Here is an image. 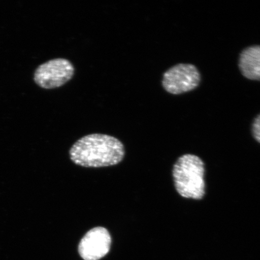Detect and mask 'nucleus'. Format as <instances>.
<instances>
[{
    "label": "nucleus",
    "instance_id": "nucleus-1",
    "mask_svg": "<svg viewBox=\"0 0 260 260\" xmlns=\"http://www.w3.org/2000/svg\"><path fill=\"white\" fill-rule=\"evenodd\" d=\"M71 160L86 168L111 167L121 162L125 155L122 143L113 136L92 134L77 141L70 151Z\"/></svg>",
    "mask_w": 260,
    "mask_h": 260
},
{
    "label": "nucleus",
    "instance_id": "nucleus-5",
    "mask_svg": "<svg viewBox=\"0 0 260 260\" xmlns=\"http://www.w3.org/2000/svg\"><path fill=\"white\" fill-rule=\"evenodd\" d=\"M111 243L108 230L102 226L95 227L81 240L79 252L84 260H99L108 253Z\"/></svg>",
    "mask_w": 260,
    "mask_h": 260
},
{
    "label": "nucleus",
    "instance_id": "nucleus-7",
    "mask_svg": "<svg viewBox=\"0 0 260 260\" xmlns=\"http://www.w3.org/2000/svg\"><path fill=\"white\" fill-rule=\"evenodd\" d=\"M252 134L256 141L260 144V115L256 117L253 122Z\"/></svg>",
    "mask_w": 260,
    "mask_h": 260
},
{
    "label": "nucleus",
    "instance_id": "nucleus-4",
    "mask_svg": "<svg viewBox=\"0 0 260 260\" xmlns=\"http://www.w3.org/2000/svg\"><path fill=\"white\" fill-rule=\"evenodd\" d=\"M200 81L201 75L196 67L180 63L171 68L164 74L162 84L168 92L179 95L197 88Z\"/></svg>",
    "mask_w": 260,
    "mask_h": 260
},
{
    "label": "nucleus",
    "instance_id": "nucleus-2",
    "mask_svg": "<svg viewBox=\"0 0 260 260\" xmlns=\"http://www.w3.org/2000/svg\"><path fill=\"white\" fill-rule=\"evenodd\" d=\"M204 162L197 155L185 154L178 159L173 168L177 192L184 198L202 200L206 193Z\"/></svg>",
    "mask_w": 260,
    "mask_h": 260
},
{
    "label": "nucleus",
    "instance_id": "nucleus-6",
    "mask_svg": "<svg viewBox=\"0 0 260 260\" xmlns=\"http://www.w3.org/2000/svg\"><path fill=\"white\" fill-rule=\"evenodd\" d=\"M239 67L246 79L260 81V45H253L243 50Z\"/></svg>",
    "mask_w": 260,
    "mask_h": 260
},
{
    "label": "nucleus",
    "instance_id": "nucleus-3",
    "mask_svg": "<svg viewBox=\"0 0 260 260\" xmlns=\"http://www.w3.org/2000/svg\"><path fill=\"white\" fill-rule=\"evenodd\" d=\"M74 67L70 61L58 58L40 65L36 70L34 80L42 88L51 89L64 85L72 79Z\"/></svg>",
    "mask_w": 260,
    "mask_h": 260
}]
</instances>
